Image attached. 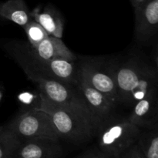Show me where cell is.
Returning a JSON list of instances; mask_svg holds the SVG:
<instances>
[{
    "instance_id": "17",
    "label": "cell",
    "mask_w": 158,
    "mask_h": 158,
    "mask_svg": "<svg viewBox=\"0 0 158 158\" xmlns=\"http://www.w3.org/2000/svg\"><path fill=\"white\" fill-rule=\"evenodd\" d=\"M26 32L29 42L30 43L31 46H35L44 40L46 37L49 36L46 30L39 24L38 23L32 19L29 20L24 26H23Z\"/></svg>"
},
{
    "instance_id": "18",
    "label": "cell",
    "mask_w": 158,
    "mask_h": 158,
    "mask_svg": "<svg viewBox=\"0 0 158 158\" xmlns=\"http://www.w3.org/2000/svg\"><path fill=\"white\" fill-rule=\"evenodd\" d=\"M113 158H143L140 153V149L137 147V143L131 146L127 150L123 152L122 154H119L118 156Z\"/></svg>"
},
{
    "instance_id": "21",
    "label": "cell",
    "mask_w": 158,
    "mask_h": 158,
    "mask_svg": "<svg viewBox=\"0 0 158 158\" xmlns=\"http://www.w3.org/2000/svg\"><path fill=\"white\" fill-rule=\"evenodd\" d=\"M2 98V92L0 91V102H1Z\"/></svg>"
},
{
    "instance_id": "13",
    "label": "cell",
    "mask_w": 158,
    "mask_h": 158,
    "mask_svg": "<svg viewBox=\"0 0 158 158\" xmlns=\"http://www.w3.org/2000/svg\"><path fill=\"white\" fill-rule=\"evenodd\" d=\"M30 14L32 19L38 23L49 35L62 38L64 21L60 12L53 6L49 5L43 9L37 7Z\"/></svg>"
},
{
    "instance_id": "2",
    "label": "cell",
    "mask_w": 158,
    "mask_h": 158,
    "mask_svg": "<svg viewBox=\"0 0 158 158\" xmlns=\"http://www.w3.org/2000/svg\"><path fill=\"white\" fill-rule=\"evenodd\" d=\"M37 109L48 114L58 133L60 140L80 145L95 137L96 128L76 113L53 103L40 93Z\"/></svg>"
},
{
    "instance_id": "19",
    "label": "cell",
    "mask_w": 158,
    "mask_h": 158,
    "mask_svg": "<svg viewBox=\"0 0 158 158\" xmlns=\"http://www.w3.org/2000/svg\"><path fill=\"white\" fill-rule=\"evenodd\" d=\"M75 158H110L100 149H91L79 154Z\"/></svg>"
},
{
    "instance_id": "3",
    "label": "cell",
    "mask_w": 158,
    "mask_h": 158,
    "mask_svg": "<svg viewBox=\"0 0 158 158\" xmlns=\"http://www.w3.org/2000/svg\"><path fill=\"white\" fill-rule=\"evenodd\" d=\"M23 69L28 79L37 85L40 94H43L53 103L83 117L89 122L97 131L98 125L89 112L83 96L77 86L47 78L28 69Z\"/></svg>"
},
{
    "instance_id": "1",
    "label": "cell",
    "mask_w": 158,
    "mask_h": 158,
    "mask_svg": "<svg viewBox=\"0 0 158 158\" xmlns=\"http://www.w3.org/2000/svg\"><path fill=\"white\" fill-rule=\"evenodd\" d=\"M118 103L134 106L137 102L157 93V70L144 62L130 59L114 63Z\"/></svg>"
},
{
    "instance_id": "20",
    "label": "cell",
    "mask_w": 158,
    "mask_h": 158,
    "mask_svg": "<svg viewBox=\"0 0 158 158\" xmlns=\"http://www.w3.org/2000/svg\"><path fill=\"white\" fill-rule=\"evenodd\" d=\"M144 1L145 0H130L131 5H132V6L134 8H136L140 6V5H141Z\"/></svg>"
},
{
    "instance_id": "6",
    "label": "cell",
    "mask_w": 158,
    "mask_h": 158,
    "mask_svg": "<svg viewBox=\"0 0 158 158\" xmlns=\"http://www.w3.org/2000/svg\"><path fill=\"white\" fill-rule=\"evenodd\" d=\"M79 64L82 80L101 93L117 107L119 103L114 63L91 59L83 60Z\"/></svg>"
},
{
    "instance_id": "4",
    "label": "cell",
    "mask_w": 158,
    "mask_h": 158,
    "mask_svg": "<svg viewBox=\"0 0 158 158\" xmlns=\"http://www.w3.org/2000/svg\"><path fill=\"white\" fill-rule=\"evenodd\" d=\"M140 133V128L128 118L110 116L98 125L95 137L99 149L113 158L135 144Z\"/></svg>"
},
{
    "instance_id": "11",
    "label": "cell",
    "mask_w": 158,
    "mask_h": 158,
    "mask_svg": "<svg viewBox=\"0 0 158 158\" xmlns=\"http://www.w3.org/2000/svg\"><path fill=\"white\" fill-rule=\"evenodd\" d=\"M157 93L137 102L128 119L140 129H150L157 123Z\"/></svg>"
},
{
    "instance_id": "7",
    "label": "cell",
    "mask_w": 158,
    "mask_h": 158,
    "mask_svg": "<svg viewBox=\"0 0 158 158\" xmlns=\"http://www.w3.org/2000/svg\"><path fill=\"white\" fill-rule=\"evenodd\" d=\"M22 67L73 86H77L81 80L80 64H77L76 61L67 60H45L30 53L28 63H23Z\"/></svg>"
},
{
    "instance_id": "14",
    "label": "cell",
    "mask_w": 158,
    "mask_h": 158,
    "mask_svg": "<svg viewBox=\"0 0 158 158\" xmlns=\"http://www.w3.org/2000/svg\"><path fill=\"white\" fill-rule=\"evenodd\" d=\"M0 16L23 27L32 19L30 11L24 0H7L0 2Z\"/></svg>"
},
{
    "instance_id": "10",
    "label": "cell",
    "mask_w": 158,
    "mask_h": 158,
    "mask_svg": "<svg viewBox=\"0 0 158 158\" xmlns=\"http://www.w3.org/2000/svg\"><path fill=\"white\" fill-rule=\"evenodd\" d=\"M77 87L83 96L85 103L97 122V125L112 116L116 107L104 95L89 86L82 79Z\"/></svg>"
},
{
    "instance_id": "5",
    "label": "cell",
    "mask_w": 158,
    "mask_h": 158,
    "mask_svg": "<svg viewBox=\"0 0 158 158\" xmlns=\"http://www.w3.org/2000/svg\"><path fill=\"white\" fill-rule=\"evenodd\" d=\"M5 127L21 141L36 138L60 141L52 119L46 113L36 107L22 113Z\"/></svg>"
},
{
    "instance_id": "15",
    "label": "cell",
    "mask_w": 158,
    "mask_h": 158,
    "mask_svg": "<svg viewBox=\"0 0 158 158\" xmlns=\"http://www.w3.org/2000/svg\"><path fill=\"white\" fill-rule=\"evenodd\" d=\"M136 143L143 158H158L157 123L140 133Z\"/></svg>"
},
{
    "instance_id": "16",
    "label": "cell",
    "mask_w": 158,
    "mask_h": 158,
    "mask_svg": "<svg viewBox=\"0 0 158 158\" xmlns=\"http://www.w3.org/2000/svg\"><path fill=\"white\" fill-rule=\"evenodd\" d=\"M21 140L5 127H0V158H13Z\"/></svg>"
},
{
    "instance_id": "12",
    "label": "cell",
    "mask_w": 158,
    "mask_h": 158,
    "mask_svg": "<svg viewBox=\"0 0 158 158\" xmlns=\"http://www.w3.org/2000/svg\"><path fill=\"white\" fill-rule=\"evenodd\" d=\"M32 55L45 60H67L77 61V56L61 38L49 35L35 46H31Z\"/></svg>"
},
{
    "instance_id": "9",
    "label": "cell",
    "mask_w": 158,
    "mask_h": 158,
    "mask_svg": "<svg viewBox=\"0 0 158 158\" xmlns=\"http://www.w3.org/2000/svg\"><path fill=\"white\" fill-rule=\"evenodd\" d=\"M60 142L46 138L23 140L13 158H61L63 149Z\"/></svg>"
},
{
    "instance_id": "8",
    "label": "cell",
    "mask_w": 158,
    "mask_h": 158,
    "mask_svg": "<svg viewBox=\"0 0 158 158\" xmlns=\"http://www.w3.org/2000/svg\"><path fill=\"white\" fill-rule=\"evenodd\" d=\"M134 9L135 39L139 43H147L157 32L158 0H145Z\"/></svg>"
}]
</instances>
